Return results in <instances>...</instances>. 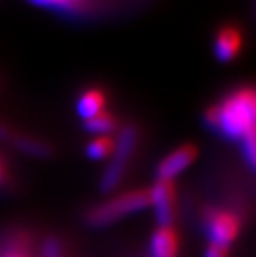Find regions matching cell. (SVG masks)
Returning <instances> with one entry per match:
<instances>
[{
	"mask_svg": "<svg viewBox=\"0 0 256 257\" xmlns=\"http://www.w3.org/2000/svg\"><path fill=\"white\" fill-rule=\"evenodd\" d=\"M254 119L256 101L254 93L249 88L231 93L206 113V123L231 140H241L243 136L254 133Z\"/></svg>",
	"mask_w": 256,
	"mask_h": 257,
	"instance_id": "cell-1",
	"label": "cell"
},
{
	"mask_svg": "<svg viewBox=\"0 0 256 257\" xmlns=\"http://www.w3.org/2000/svg\"><path fill=\"white\" fill-rule=\"evenodd\" d=\"M146 206H150L148 191L125 193L113 199H108L103 204L97 206L95 209H92V212L89 214V222L97 227L108 226V224L118 221L120 217L143 211Z\"/></svg>",
	"mask_w": 256,
	"mask_h": 257,
	"instance_id": "cell-2",
	"label": "cell"
},
{
	"mask_svg": "<svg viewBox=\"0 0 256 257\" xmlns=\"http://www.w3.org/2000/svg\"><path fill=\"white\" fill-rule=\"evenodd\" d=\"M135 145H137V130L133 126L122 130L117 141L113 143V150L110 153L112 160L100 179V189L103 193H110L118 186L120 179L123 178L125 168L130 161V156L135 150Z\"/></svg>",
	"mask_w": 256,
	"mask_h": 257,
	"instance_id": "cell-3",
	"label": "cell"
},
{
	"mask_svg": "<svg viewBox=\"0 0 256 257\" xmlns=\"http://www.w3.org/2000/svg\"><path fill=\"white\" fill-rule=\"evenodd\" d=\"M206 234H208L210 245L225 250L238 234V221L235 216L226 212H218L208 219L206 224Z\"/></svg>",
	"mask_w": 256,
	"mask_h": 257,
	"instance_id": "cell-4",
	"label": "cell"
},
{
	"mask_svg": "<svg viewBox=\"0 0 256 257\" xmlns=\"http://www.w3.org/2000/svg\"><path fill=\"white\" fill-rule=\"evenodd\" d=\"M150 204L155 211V217L160 227H170L175 217V206H173V188L170 183L156 181L153 188L148 191Z\"/></svg>",
	"mask_w": 256,
	"mask_h": 257,
	"instance_id": "cell-5",
	"label": "cell"
},
{
	"mask_svg": "<svg viewBox=\"0 0 256 257\" xmlns=\"http://www.w3.org/2000/svg\"><path fill=\"white\" fill-rule=\"evenodd\" d=\"M197 153L192 146H182L178 150L172 151L166 158H163L160 165L156 166V178L158 181L170 183L172 179L180 176L185 169H187L195 161Z\"/></svg>",
	"mask_w": 256,
	"mask_h": 257,
	"instance_id": "cell-6",
	"label": "cell"
},
{
	"mask_svg": "<svg viewBox=\"0 0 256 257\" xmlns=\"http://www.w3.org/2000/svg\"><path fill=\"white\" fill-rule=\"evenodd\" d=\"M241 34L236 27L226 25L216 34L215 55L220 62H231L241 50Z\"/></svg>",
	"mask_w": 256,
	"mask_h": 257,
	"instance_id": "cell-7",
	"label": "cell"
},
{
	"mask_svg": "<svg viewBox=\"0 0 256 257\" xmlns=\"http://www.w3.org/2000/svg\"><path fill=\"white\" fill-rule=\"evenodd\" d=\"M177 236L172 227H160L150 240V257H175Z\"/></svg>",
	"mask_w": 256,
	"mask_h": 257,
	"instance_id": "cell-8",
	"label": "cell"
},
{
	"mask_svg": "<svg viewBox=\"0 0 256 257\" xmlns=\"http://www.w3.org/2000/svg\"><path fill=\"white\" fill-rule=\"evenodd\" d=\"M103 105H105V96L99 90H89L81 93L77 101V113L85 121L95 118L97 114L103 113Z\"/></svg>",
	"mask_w": 256,
	"mask_h": 257,
	"instance_id": "cell-9",
	"label": "cell"
},
{
	"mask_svg": "<svg viewBox=\"0 0 256 257\" xmlns=\"http://www.w3.org/2000/svg\"><path fill=\"white\" fill-rule=\"evenodd\" d=\"M12 143L19 151L24 153V155L34 156V158H48L52 153L50 146H48L45 141L37 140V138H34V136L14 135Z\"/></svg>",
	"mask_w": 256,
	"mask_h": 257,
	"instance_id": "cell-10",
	"label": "cell"
},
{
	"mask_svg": "<svg viewBox=\"0 0 256 257\" xmlns=\"http://www.w3.org/2000/svg\"><path fill=\"white\" fill-rule=\"evenodd\" d=\"M30 2L37 5V7L55 10V12L75 14V12L83 10L89 0H30Z\"/></svg>",
	"mask_w": 256,
	"mask_h": 257,
	"instance_id": "cell-11",
	"label": "cell"
},
{
	"mask_svg": "<svg viewBox=\"0 0 256 257\" xmlns=\"http://www.w3.org/2000/svg\"><path fill=\"white\" fill-rule=\"evenodd\" d=\"M85 128L89 130L90 133L97 135V138H99V136H107L108 133H112V131L115 130V119H113L110 114L100 113V114H97L95 118L85 121Z\"/></svg>",
	"mask_w": 256,
	"mask_h": 257,
	"instance_id": "cell-12",
	"label": "cell"
},
{
	"mask_svg": "<svg viewBox=\"0 0 256 257\" xmlns=\"http://www.w3.org/2000/svg\"><path fill=\"white\" fill-rule=\"evenodd\" d=\"M113 150V141H110L107 136H99V138L92 140L89 145H87V156L94 161H100L105 160V158L110 155Z\"/></svg>",
	"mask_w": 256,
	"mask_h": 257,
	"instance_id": "cell-13",
	"label": "cell"
},
{
	"mask_svg": "<svg viewBox=\"0 0 256 257\" xmlns=\"http://www.w3.org/2000/svg\"><path fill=\"white\" fill-rule=\"evenodd\" d=\"M241 155L243 160L246 161V165L249 166V169L254 168L256 163V143H254V133H249L246 136H243L241 140Z\"/></svg>",
	"mask_w": 256,
	"mask_h": 257,
	"instance_id": "cell-14",
	"label": "cell"
},
{
	"mask_svg": "<svg viewBox=\"0 0 256 257\" xmlns=\"http://www.w3.org/2000/svg\"><path fill=\"white\" fill-rule=\"evenodd\" d=\"M42 257H62V245L55 237L45 240L42 247Z\"/></svg>",
	"mask_w": 256,
	"mask_h": 257,
	"instance_id": "cell-15",
	"label": "cell"
},
{
	"mask_svg": "<svg viewBox=\"0 0 256 257\" xmlns=\"http://www.w3.org/2000/svg\"><path fill=\"white\" fill-rule=\"evenodd\" d=\"M203 257H225V250L218 249V247H213V245H210L208 249H206V252Z\"/></svg>",
	"mask_w": 256,
	"mask_h": 257,
	"instance_id": "cell-16",
	"label": "cell"
},
{
	"mask_svg": "<svg viewBox=\"0 0 256 257\" xmlns=\"http://www.w3.org/2000/svg\"><path fill=\"white\" fill-rule=\"evenodd\" d=\"M12 131L7 126V124H4L0 121V140H12Z\"/></svg>",
	"mask_w": 256,
	"mask_h": 257,
	"instance_id": "cell-17",
	"label": "cell"
},
{
	"mask_svg": "<svg viewBox=\"0 0 256 257\" xmlns=\"http://www.w3.org/2000/svg\"><path fill=\"white\" fill-rule=\"evenodd\" d=\"M7 257H22V255H7Z\"/></svg>",
	"mask_w": 256,
	"mask_h": 257,
	"instance_id": "cell-18",
	"label": "cell"
}]
</instances>
